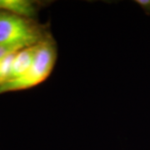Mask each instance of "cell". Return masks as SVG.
<instances>
[{
    "label": "cell",
    "mask_w": 150,
    "mask_h": 150,
    "mask_svg": "<svg viewBox=\"0 0 150 150\" xmlns=\"http://www.w3.org/2000/svg\"><path fill=\"white\" fill-rule=\"evenodd\" d=\"M48 35L33 18L0 12V45L25 48L43 42Z\"/></svg>",
    "instance_id": "cell-1"
},
{
    "label": "cell",
    "mask_w": 150,
    "mask_h": 150,
    "mask_svg": "<svg viewBox=\"0 0 150 150\" xmlns=\"http://www.w3.org/2000/svg\"><path fill=\"white\" fill-rule=\"evenodd\" d=\"M57 50L53 38L48 35L37 46L32 66L24 75L0 86V94L24 90L41 83L48 78L54 68Z\"/></svg>",
    "instance_id": "cell-2"
},
{
    "label": "cell",
    "mask_w": 150,
    "mask_h": 150,
    "mask_svg": "<svg viewBox=\"0 0 150 150\" xmlns=\"http://www.w3.org/2000/svg\"><path fill=\"white\" fill-rule=\"evenodd\" d=\"M37 46L38 44L34 46L23 48L18 52H17L15 54V58L13 59V63L10 79L8 81L20 78L27 73L28 70L32 66L33 61L36 54Z\"/></svg>",
    "instance_id": "cell-3"
},
{
    "label": "cell",
    "mask_w": 150,
    "mask_h": 150,
    "mask_svg": "<svg viewBox=\"0 0 150 150\" xmlns=\"http://www.w3.org/2000/svg\"><path fill=\"white\" fill-rule=\"evenodd\" d=\"M38 10V4L30 0H0V12H8L33 18Z\"/></svg>",
    "instance_id": "cell-4"
}]
</instances>
